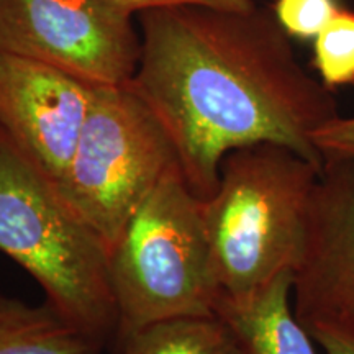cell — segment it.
Instances as JSON below:
<instances>
[{
	"label": "cell",
	"mask_w": 354,
	"mask_h": 354,
	"mask_svg": "<svg viewBox=\"0 0 354 354\" xmlns=\"http://www.w3.org/2000/svg\"><path fill=\"white\" fill-rule=\"evenodd\" d=\"M115 348L118 354H240L232 330L216 313L153 323Z\"/></svg>",
	"instance_id": "cell-11"
},
{
	"label": "cell",
	"mask_w": 354,
	"mask_h": 354,
	"mask_svg": "<svg viewBox=\"0 0 354 354\" xmlns=\"http://www.w3.org/2000/svg\"><path fill=\"white\" fill-rule=\"evenodd\" d=\"M322 166L274 143L223 158L215 192L202 201L221 297L243 299L295 271Z\"/></svg>",
	"instance_id": "cell-2"
},
{
	"label": "cell",
	"mask_w": 354,
	"mask_h": 354,
	"mask_svg": "<svg viewBox=\"0 0 354 354\" xmlns=\"http://www.w3.org/2000/svg\"><path fill=\"white\" fill-rule=\"evenodd\" d=\"M292 304L304 326L354 320V161L325 159L313 192Z\"/></svg>",
	"instance_id": "cell-8"
},
{
	"label": "cell",
	"mask_w": 354,
	"mask_h": 354,
	"mask_svg": "<svg viewBox=\"0 0 354 354\" xmlns=\"http://www.w3.org/2000/svg\"><path fill=\"white\" fill-rule=\"evenodd\" d=\"M342 8L339 0H274L271 12L290 39L313 41Z\"/></svg>",
	"instance_id": "cell-13"
},
{
	"label": "cell",
	"mask_w": 354,
	"mask_h": 354,
	"mask_svg": "<svg viewBox=\"0 0 354 354\" xmlns=\"http://www.w3.org/2000/svg\"><path fill=\"white\" fill-rule=\"evenodd\" d=\"M305 330L325 354H354V320H317Z\"/></svg>",
	"instance_id": "cell-16"
},
{
	"label": "cell",
	"mask_w": 354,
	"mask_h": 354,
	"mask_svg": "<svg viewBox=\"0 0 354 354\" xmlns=\"http://www.w3.org/2000/svg\"><path fill=\"white\" fill-rule=\"evenodd\" d=\"M130 82L174 143L192 192H215L228 153L282 145L323 165L312 136L338 102L300 64L268 8L171 7L140 13Z\"/></svg>",
	"instance_id": "cell-1"
},
{
	"label": "cell",
	"mask_w": 354,
	"mask_h": 354,
	"mask_svg": "<svg viewBox=\"0 0 354 354\" xmlns=\"http://www.w3.org/2000/svg\"><path fill=\"white\" fill-rule=\"evenodd\" d=\"M294 272L243 299L220 297L215 313L232 330L240 354H317L292 304Z\"/></svg>",
	"instance_id": "cell-9"
},
{
	"label": "cell",
	"mask_w": 354,
	"mask_h": 354,
	"mask_svg": "<svg viewBox=\"0 0 354 354\" xmlns=\"http://www.w3.org/2000/svg\"><path fill=\"white\" fill-rule=\"evenodd\" d=\"M0 251L41 287L46 304L102 344L118 326L110 251L64 192L0 135Z\"/></svg>",
	"instance_id": "cell-3"
},
{
	"label": "cell",
	"mask_w": 354,
	"mask_h": 354,
	"mask_svg": "<svg viewBox=\"0 0 354 354\" xmlns=\"http://www.w3.org/2000/svg\"><path fill=\"white\" fill-rule=\"evenodd\" d=\"M104 348L46 302L0 294V354H100Z\"/></svg>",
	"instance_id": "cell-10"
},
{
	"label": "cell",
	"mask_w": 354,
	"mask_h": 354,
	"mask_svg": "<svg viewBox=\"0 0 354 354\" xmlns=\"http://www.w3.org/2000/svg\"><path fill=\"white\" fill-rule=\"evenodd\" d=\"M0 50L110 87L135 76L141 39L135 17L102 0H0Z\"/></svg>",
	"instance_id": "cell-6"
},
{
	"label": "cell",
	"mask_w": 354,
	"mask_h": 354,
	"mask_svg": "<svg viewBox=\"0 0 354 354\" xmlns=\"http://www.w3.org/2000/svg\"><path fill=\"white\" fill-rule=\"evenodd\" d=\"M118 326L113 344L153 323L214 315L221 297L202 201L172 169L110 250Z\"/></svg>",
	"instance_id": "cell-4"
},
{
	"label": "cell",
	"mask_w": 354,
	"mask_h": 354,
	"mask_svg": "<svg viewBox=\"0 0 354 354\" xmlns=\"http://www.w3.org/2000/svg\"><path fill=\"white\" fill-rule=\"evenodd\" d=\"M95 87L0 50V135L63 190Z\"/></svg>",
	"instance_id": "cell-7"
},
{
	"label": "cell",
	"mask_w": 354,
	"mask_h": 354,
	"mask_svg": "<svg viewBox=\"0 0 354 354\" xmlns=\"http://www.w3.org/2000/svg\"><path fill=\"white\" fill-rule=\"evenodd\" d=\"M317 151L325 159H353L354 161V115H336L318 128L312 136Z\"/></svg>",
	"instance_id": "cell-14"
},
{
	"label": "cell",
	"mask_w": 354,
	"mask_h": 354,
	"mask_svg": "<svg viewBox=\"0 0 354 354\" xmlns=\"http://www.w3.org/2000/svg\"><path fill=\"white\" fill-rule=\"evenodd\" d=\"M312 44L313 68L323 86L330 91L354 86V12L343 7Z\"/></svg>",
	"instance_id": "cell-12"
},
{
	"label": "cell",
	"mask_w": 354,
	"mask_h": 354,
	"mask_svg": "<svg viewBox=\"0 0 354 354\" xmlns=\"http://www.w3.org/2000/svg\"><path fill=\"white\" fill-rule=\"evenodd\" d=\"M176 167L174 143L130 84L95 87L63 192L110 251Z\"/></svg>",
	"instance_id": "cell-5"
},
{
	"label": "cell",
	"mask_w": 354,
	"mask_h": 354,
	"mask_svg": "<svg viewBox=\"0 0 354 354\" xmlns=\"http://www.w3.org/2000/svg\"><path fill=\"white\" fill-rule=\"evenodd\" d=\"M118 10L128 13V15L138 17L140 13L148 10H158V8L171 7H215L227 8V10H250L258 3L254 0H102Z\"/></svg>",
	"instance_id": "cell-15"
}]
</instances>
